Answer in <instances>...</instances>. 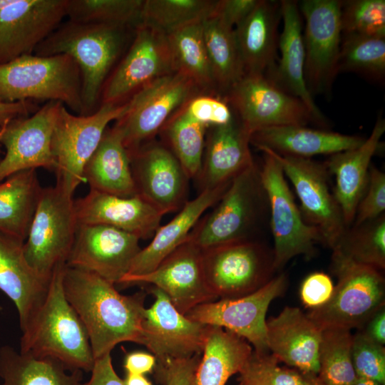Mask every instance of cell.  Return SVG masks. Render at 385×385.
<instances>
[{
  "mask_svg": "<svg viewBox=\"0 0 385 385\" xmlns=\"http://www.w3.org/2000/svg\"><path fill=\"white\" fill-rule=\"evenodd\" d=\"M150 290L155 302L145 309L142 345L153 353L157 362L202 354L209 325L181 314L160 289L153 287Z\"/></svg>",
  "mask_w": 385,
  "mask_h": 385,
  "instance_id": "44dd1931",
  "label": "cell"
},
{
  "mask_svg": "<svg viewBox=\"0 0 385 385\" xmlns=\"http://www.w3.org/2000/svg\"><path fill=\"white\" fill-rule=\"evenodd\" d=\"M374 342L385 344V308L384 306L376 312L359 329Z\"/></svg>",
  "mask_w": 385,
  "mask_h": 385,
  "instance_id": "9f6ffc18",
  "label": "cell"
},
{
  "mask_svg": "<svg viewBox=\"0 0 385 385\" xmlns=\"http://www.w3.org/2000/svg\"><path fill=\"white\" fill-rule=\"evenodd\" d=\"M332 272L338 282L324 305L311 309L308 317L321 329H361L384 306L385 280L381 271L355 263L332 251Z\"/></svg>",
  "mask_w": 385,
  "mask_h": 385,
  "instance_id": "8992f818",
  "label": "cell"
},
{
  "mask_svg": "<svg viewBox=\"0 0 385 385\" xmlns=\"http://www.w3.org/2000/svg\"><path fill=\"white\" fill-rule=\"evenodd\" d=\"M285 274L273 277L265 285L248 295L202 303L185 316L193 321L228 330L245 339L257 354L270 353L267 343L266 314L269 305L284 292Z\"/></svg>",
  "mask_w": 385,
  "mask_h": 385,
  "instance_id": "9a60e30c",
  "label": "cell"
},
{
  "mask_svg": "<svg viewBox=\"0 0 385 385\" xmlns=\"http://www.w3.org/2000/svg\"><path fill=\"white\" fill-rule=\"evenodd\" d=\"M154 355L143 351L128 354L124 360V368L127 374H145L152 372L156 365Z\"/></svg>",
  "mask_w": 385,
  "mask_h": 385,
  "instance_id": "11a10c76",
  "label": "cell"
},
{
  "mask_svg": "<svg viewBox=\"0 0 385 385\" xmlns=\"http://www.w3.org/2000/svg\"><path fill=\"white\" fill-rule=\"evenodd\" d=\"M270 352L279 361L307 375L317 376L322 330L300 309L285 307L266 320Z\"/></svg>",
  "mask_w": 385,
  "mask_h": 385,
  "instance_id": "cb8c5ba5",
  "label": "cell"
},
{
  "mask_svg": "<svg viewBox=\"0 0 385 385\" xmlns=\"http://www.w3.org/2000/svg\"><path fill=\"white\" fill-rule=\"evenodd\" d=\"M206 51L218 96H224L245 75L234 29L211 14L202 21Z\"/></svg>",
  "mask_w": 385,
  "mask_h": 385,
  "instance_id": "8d00e7d4",
  "label": "cell"
},
{
  "mask_svg": "<svg viewBox=\"0 0 385 385\" xmlns=\"http://www.w3.org/2000/svg\"><path fill=\"white\" fill-rule=\"evenodd\" d=\"M282 31L279 37L280 58L267 76L282 89L302 101L312 113L316 125L325 129L327 119L315 103L304 78L305 53L302 17L298 3L281 0Z\"/></svg>",
  "mask_w": 385,
  "mask_h": 385,
  "instance_id": "484cf974",
  "label": "cell"
},
{
  "mask_svg": "<svg viewBox=\"0 0 385 385\" xmlns=\"http://www.w3.org/2000/svg\"><path fill=\"white\" fill-rule=\"evenodd\" d=\"M172 72L166 35L140 24L134 30L128 50L104 84L101 104L125 102L144 86Z\"/></svg>",
  "mask_w": 385,
  "mask_h": 385,
  "instance_id": "2e32d148",
  "label": "cell"
},
{
  "mask_svg": "<svg viewBox=\"0 0 385 385\" xmlns=\"http://www.w3.org/2000/svg\"><path fill=\"white\" fill-rule=\"evenodd\" d=\"M312 385H326L325 384L322 383L317 376L314 379L313 383Z\"/></svg>",
  "mask_w": 385,
  "mask_h": 385,
  "instance_id": "91938a15",
  "label": "cell"
},
{
  "mask_svg": "<svg viewBox=\"0 0 385 385\" xmlns=\"http://www.w3.org/2000/svg\"><path fill=\"white\" fill-rule=\"evenodd\" d=\"M238 385H249V384L246 383L245 381L240 379V384Z\"/></svg>",
  "mask_w": 385,
  "mask_h": 385,
  "instance_id": "6125c7cd",
  "label": "cell"
},
{
  "mask_svg": "<svg viewBox=\"0 0 385 385\" xmlns=\"http://www.w3.org/2000/svg\"><path fill=\"white\" fill-rule=\"evenodd\" d=\"M385 132V120L379 116L369 136L356 148L329 155L324 163L335 179L333 193L347 227L354 221L357 205L366 189L371 160Z\"/></svg>",
  "mask_w": 385,
  "mask_h": 385,
  "instance_id": "4316f807",
  "label": "cell"
},
{
  "mask_svg": "<svg viewBox=\"0 0 385 385\" xmlns=\"http://www.w3.org/2000/svg\"><path fill=\"white\" fill-rule=\"evenodd\" d=\"M0 377L2 385H79L83 371L71 370L54 358L34 357L4 345L0 347Z\"/></svg>",
  "mask_w": 385,
  "mask_h": 385,
  "instance_id": "e575fe53",
  "label": "cell"
},
{
  "mask_svg": "<svg viewBox=\"0 0 385 385\" xmlns=\"http://www.w3.org/2000/svg\"><path fill=\"white\" fill-rule=\"evenodd\" d=\"M208 128L190 117L183 106L160 131L163 143L178 160L190 179H195L200 171Z\"/></svg>",
  "mask_w": 385,
  "mask_h": 385,
  "instance_id": "74e56055",
  "label": "cell"
},
{
  "mask_svg": "<svg viewBox=\"0 0 385 385\" xmlns=\"http://www.w3.org/2000/svg\"><path fill=\"white\" fill-rule=\"evenodd\" d=\"M58 101L81 115V76L68 55H24L0 66V102Z\"/></svg>",
  "mask_w": 385,
  "mask_h": 385,
  "instance_id": "277c9868",
  "label": "cell"
},
{
  "mask_svg": "<svg viewBox=\"0 0 385 385\" xmlns=\"http://www.w3.org/2000/svg\"><path fill=\"white\" fill-rule=\"evenodd\" d=\"M128 99L119 103H101L88 115H76L65 106L58 112L51 138V151L56 163V185L73 195L85 182L84 167L97 148L112 121L128 111Z\"/></svg>",
  "mask_w": 385,
  "mask_h": 385,
  "instance_id": "52a82bcc",
  "label": "cell"
},
{
  "mask_svg": "<svg viewBox=\"0 0 385 385\" xmlns=\"http://www.w3.org/2000/svg\"><path fill=\"white\" fill-rule=\"evenodd\" d=\"M352 72L382 84L385 79V37L342 36L338 72Z\"/></svg>",
  "mask_w": 385,
  "mask_h": 385,
  "instance_id": "60d3db41",
  "label": "cell"
},
{
  "mask_svg": "<svg viewBox=\"0 0 385 385\" xmlns=\"http://www.w3.org/2000/svg\"><path fill=\"white\" fill-rule=\"evenodd\" d=\"M139 240L137 236L113 227L79 225L66 265L118 284L141 250Z\"/></svg>",
  "mask_w": 385,
  "mask_h": 385,
  "instance_id": "7402d4cb",
  "label": "cell"
},
{
  "mask_svg": "<svg viewBox=\"0 0 385 385\" xmlns=\"http://www.w3.org/2000/svg\"><path fill=\"white\" fill-rule=\"evenodd\" d=\"M128 153L136 195L164 215L179 211L188 200L190 178L170 149L152 140Z\"/></svg>",
  "mask_w": 385,
  "mask_h": 385,
  "instance_id": "e0dca14e",
  "label": "cell"
},
{
  "mask_svg": "<svg viewBox=\"0 0 385 385\" xmlns=\"http://www.w3.org/2000/svg\"><path fill=\"white\" fill-rule=\"evenodd\" d=\"M118 284H153L164 292L184 315L199 304L217 299L205 279L202 250L188 239L151 272L141 275L126 274Z\"/></svg>",
  "mask_w": 385,
  "mask_h": 385,
  "instance_id": "ffe728a7",
  "label": "cell"
},
{
  "mask_svg": "<svg viewBox=\"0 0 385 385\" xmlns=\"http://www.w3.org/2000/svg\"><path fill=\"white\" fill-rule=\"evenodd\" d=\"M341 26L342 36L385 37V1H342Z\"/></svg>",
  "mask_w": 385,
  "mask_h": 385,
  "instance_id": "f6af8a7d",
  "label": "cell"
},
{
  "mask_svg": "<svg viewBox=\"0 0 385 385\" xmlns=\"http://www.w3.org/2000/svg\"><path fill=\"white\" fill-rule=\"evenodd\" d=\"M298 6L304 21V78L307 88L313 97L328 96L339 73L342 1L302 0Z\"/></svg>",
  "mask_w": 385,
  "mask_h": 385,
  "instance_id": "4fadbf2b",
  "label": "cell"
},
{
  "mask_svg": "<svg viewBox=\"0 0 385 385\" xmlns=\"http://www.w3.org/2000/svg\"><path fill=\"white\" fill-rule=\"evenodd\" d=\"M217 1L144 0L140 24L167 35L193 21L212 14Z\"/></svg>",
  "mask_w": 385,
  "mask_h": 385,
  "instance_id": "b9f144b4",
  "label": "cell"
},
{
  "mask_svg": "<svg viewBox=\"0 0 385 385\" xmlns=\"http://www.w3.org/2000/svg\"><path fill=\"white\" fill-rule=\"evenodd\" d=\"M65 265L55 268L43 303L21 329L19 351L54 358L71 370L91 372L95 359L87 331L63 292Z\"/></svg>",
  "mask_w": 385,
  "mask_h": 385,
  "instance_id": "3957f363",
  "label": "cell"
},
{
  "mask_svg": "<svg viewBox=\"0 0 385 385\" xmlns=\"http://www.w3.org/2000/svg\"><path fill=\"white\" fill-rule=\"evenodd\" d=\"M201 354L186 359L156 362L154 370L157 380L162 385H190Z\"/></svg>",
  "mask_w": 385,
  "mask_h": 385,
  "instance_id": "681fc988",
  "label": "cell"
},
{
  "mask_svg": "<svg viewBox=\"0 0 385 385\" xmlns=\"http://www.w3.org/2000/svg\"><path fill=\"white\" fill-rule=\"evenodd\" d=\"M0 160H1V158H0Z\"/></svg>",
  "mask_w": 385,
  "mask_h": 385,
  "instance_id": "e7e4bbea",
  "label": "cell"
},
{
  "mask_svg": "<svg viewBox=\"0 0 385 385\" xmlns=\"http://www.w3.org/2000/svg\"><path fill=\"white\" fill-rule=\"evenodd\" d=\"M230 185L204 190L195 198L188 200L173 219L158 227L151 242L134 258L127 274L141 275L151 272L187 241L204 212L220 199Z\"/></svg>",
  "mask_w": 385,
  "mask_h": 385,
  "instance_id": "4dcf8cb0",
  "label": "cell"
},
{
  "mask_svg": "<svg viewBox=\"0 0 385 385\" xmlns=\"http://www.w3.org/2000/svg\"><path fill=\"white\" fill-rule=\"evenodd\" d=\"M124 383L125 385H153L144 375L127 374Z\"/></svg>",
  "mask_w": 385,
  "mask_h": 385,
  "instance_id": "6f0895ef",
  "label": "cell"
},
{
  "mask_svg": "<svg viewBox=\"0 0 385 385\" xmlns=\"http://www.w3.org/2000/svg\"><path fill=\"white\" fill-rule=\"evenodd\" d=\"M202 21L191 22L166 35L173 70L191 79L203 93L217 95L205 44Z\"/></svg>",
  "mask_w": 385,
  "mask_h": 385,
  "instance_id": "d590c367",
  "label": "cell"
},
{
  "mask_svg": "<svg viewBox=\"0 0 385 385\" xmlns=\"http://www.w3.org/2000/svg\"><path fill=\"white\" fill-rule=\"evenodd\" d=\"M42 188L36 169L0 182V231L25 242Z\"/></svg>",
  "mask_w": 385,
  "mask_h": 385,
  "instance_id": "836d02e7",
  "label": "cell"
},
{
  "mask_svg": "<svg viewBox=\"0 0 385 385\" xmlns=\"http://www.w3.org/2000/svg\"><path fill=\"white\" fill-rule=\"evenodd\" d=\"M131 29L67 19L37 46L33 54H66L75 61L81 76V115H88L101 105L104 84L126 48Z\"/></svg>",
  "mask_w": 385,
  "mask_h": 385,
  "instance_id": "7a4b0ae2",
  "label": "cell"
},
{
  "mask_svg": "<svg viewBox=\"0 0 385 385\" xmlns=\"http://www.w3.org/2000/svg\"><path fill=\"white\" fill-rule=\"evenodd\" d=\"M63 105L48 101L31 115L15 118L4 127L0 144L5 148V154L0 160V182L29 169L43 168L55 171L51 138Z\"/></svg>",
  "mask_w": 385,
  "mask_h": 385,
  "instance_id": "d6986e66",
  "label": "cell"
},
{
  "mask_svg": "<svg viewBox=\"0 0 385 385\" xmlns=\"http://www.w3.org/2000/svg\"><path fill=\"white\" fill-rule=\"evenodd\" d=\"M259 0L217 1L213 14L225 24L235 28L252 12Z\"/></svg>",
  "mask_w": 385,
  "mask_h": 385,
  "instance_id": "816d5d0a",
  "label": "cell"
},
{
  "mask_svg": "<svg viewBox=\"0 0 385 385\" xmlns=\"http://www.w3.org/2000/svg\"><path fill=\"white\" fill-rule=\"evenodd\" d=\"M260 150L279 163L297 195L304 220L319 230L322 244L332 250L347 227L331 192L324 163L312 158L280 155L266 148Z\"/></svg>",
  "mask_w": 385,
  "mask_h": 385,
  "instance_id": "5bb4252c",
  "label": "cell"
},
{
  "mask_svg": "<svg viewBox=\"0 0 385 385\" xmlns=\"http://www.w3.org/2000/svg\"><path fill=\"white\" fill-rule=\"evenodd\" d=\"M144 0H68V20L135 29L140 24Z\"/></svg>",
  "mask_w": 385,
  "mask_h": 385,
  "instance_id": "7bdbcfd3",
  "label": "cell"
},
{
  "mask_svg": "<svg viewBox=\"0 0 385 385\" xmlns=\"http://www.w3.org/2000/svg\"><path fill=\"white\" fill-rule=\"evenodd\" d=\"M24 241L0 231V290L15 304L21 329L43 303L51 280L28 263Z\"/></svg>",
  "mask_w": 385,
  "mask_h": 385,
  "instance_id": "83f0119b",
  "label": "cell"
},
{
  "mask_svg": "<svg viewBox=\"0 0 385 385\" xmlns=\"http://www.w3.org/2000/svg\"><path fill=\"white\" fill-rule=\"evenodd\" d=\"M385 210V174L371 165L368 182L361 197L351 225H359L384 214Z\"/></svg>",
  "mask_w": 385,
  "mask_h": 385,
  "instance_id": "c3c4849f",
  "label": "cell"
},
{
  "mask_svg": "<svg viewBox=\"0 0 385 385\" xmlns=\"http://www.w3.org/2000/svg\"><path fill=\"white\" fill-rule=\"evenodd\" d=\"M260 174L270 215L274 267L279 271L294 257L314 256L315 245L322 240L319 230L304 220L279 163L264 153Z\"/></svg>",
  "mask_w": 385,
  "mask_h": 385,
  "instance_id": "9c48e42d",
  "label": "cell"
},
{
  "mask_svg": "<svg viewBox=\"0 0 385 385\" xmlns=\"http://www.w3.org/2000/svg\"><path fill=\"white\" fill-rule=\"evenodd\" d=\"M203 93L189 78L177 72L144 86L129 99L126 113L115 121L128 152L153 140L170 118L194 96Z\"/></svg>",
  "mask_w": 385,
  "mask_h": 385,
  "instance_id": "8fae6325",
  "label": "cell"
},
{
  "mask_svg": "<svg viewBox=\"0 0 385 385\" xmlns=\"http://www.w3.org/2000/svg\"><path fill=\"white\" fill-rule=\"evenodd\" d=\"M364 138L306 125H282L264 128L250 135V144L286 156L311 158L333 155L360 145Z\"/></svg>",
  "mask_w": 385,
  "mask_h": 385,
  "instance_id": "f546056e",
  "label": "cell"
},
{
  "mask_svg": "<svg viewBox=\"0 0 385 385\" xmlns=\"http://www.w3.org/2000/svg\"><path fill=\"white\" fill-rule=\"evenodd\" d=\"M280 1L259 0L252 12L234 28L245 74L268 75L276 66Z\"/></svg>",
  "mask_w": 385,
  "mask_h": 385,
  "instance_id": "f1b7e54d",
  "label": "cell"
},
{
  "mask_svg": "<svg viewBox=\"0 0 385 385\" xmlns=\"http://www.w3.org/2000/svg\"><path fill=\"white\" fill-rule=\"evenodd\" d=\"M353 385H381V384L371 379L356 377Z\"/></svg>",
  "mask_w": 385,
  "mask_h": 385,
  "instance_id": "680465c9",
  "label": "cell"
},
{
  "mask_svg": "<svg viewBox=\"0 0 385 385\" xmlns=\"http://www.w3.org/2000/svg\"><path fill=\"white\" fill-rule=\"evenodd\" d=\"M252 351L243 338L222 327L209 325L190 385H225L230 376L240 373Z\"/></svg>",
  "mask_w": 385,
  "mask_h": 385,
  "instance_id": "d6a6232c",
  "label": "cell"
},
{
  "mask_svg": "<svg viewBox=\"0 0 385 385\" xmlns=\"http://www.w3.org/2000/svg\"><path fill=\"white\" fill-rule=\"evenodd\" d=\"M114 284L66 264L63 269L65 297L86 327L95 359L121 342L142 344L145 294L123 295Z\"/></svg>",
  "mask_w": 385,
  "mask_h": 385,
  "instance_id": "6da1fadb",
  "label": "cell"
},
{
  "mask_svg": "<svg viewBox=\"0 0 385 385\" xmlns=\"http://www.w3.org/2000/svg\"><path fill=\"white\" fill-rule=\"evenodd\" d=\"M78 226L73 195L56 185L43 188L24 243L26 259L39 276L49 281L55 268L66 264Z\"/></svg>",
  "mask_w": 385,
  "mask_h": 385,
  "instance_id": "ba28073f",
  "label": "cell"
},
{
  "mask_svg": "<svg viewBox=\"0 0 385 385\" xmlns=\"http://www.w3.org/2000/svg\"><path fill=\"white\" fill-rule=\"evenodd\" d=\"M351 359L357 377L385 385V349L359 330L353 335Z\"/></svg>",
  "mask_w": 385,
  "mask_h": 385,
  "instance_id": "bcb514c9",
  "label": "cell"
},
{
  "mask_svg": "<svg viewBox=\"0 0 385 385\" xmlns=\"http://www.w3.org/2000/svg\"><path fill=\"white\" fill-rule=\"evenodd\" d=\"M78 225H104L140 240L152 238L164 215L140 196L120 197L90 190L74 200Z\"/></svg>",
  "mask_w": 385,
  "mask_h": 385,
  "instance_id": "603a6c76",
  "label": "cell"
},
{
  "mask_svg": "<svg viewBox=\"0 0 385 385\" xmlns=\"http://www.w3.org/2000/svg\"><path fill=\"white\" fill-rule=\"evenodd\" d=\"M223 98L250 135L267 128L316 124L302 101L266 75L245 74Z\"/></svg>",
  "mask_w": 385,
  "mask_h": 385,
  "instance_id": "7c38bea8",
  "label": "cell"
},
{
  "mask_svg": "<svg viewBox=\"0 0 385 385\" xmlns=\"http://www.w3.org/2000/svg\"><path fill=\"white\" fill-rule=\"evenodd\" d=\"M88 381L79 385H125L116 374L111 354L95 359Z\"/></svg>",
  "mask_w": 385,
  "mask_h": 385,
  "instance_id": "f5cc1de1",
  "label": "cell"
},
{
  "mask_svg": "<svg viewBox=\"0 0 385 385\" xmlns=\"http://www.w3.org/2000/svg\"><path fill=\"white\" fill-rule=\"evenodd\" d=\"M2 310V307L0 305V311Z\"/></svg>",
  "mask_w": 385,
  "mask_h": 385,
  "instance_id": "be15d7a7",
  "label": "cell"
},
{
  "mask_svg": "<svg viewBox=\"0 0 385 385\" xmlns=\"http://www.w3.org/2000/svg\"><path fill=\"white\" fill-rule=\"evenodd\" d=\"M334 289L333 282L328 274L322 272H312L301 284L302 302L311 309H317L328 302Z\"/></svg>",
  "mask_w": 385,
  "mask_h": 385,
  "instance_id": "f907efd6",
  "label": "cell"
},
{
  "mask_svg": "<svg viewBox=\"0 0 385 385\" xmlns=\"http://www.w3.org/2000/svg\"><path fill=\"white\" fill-rule=\"evenodd\" d=\"M39 108L34 101L0 102V129L15 118L33 114Z\"/></svg>",
  "mask_w": 385,
  "mask_h": 385,
  "instance_id": "db71d44e",
  "label": "cell"
},
{
  "mask_svg": "<svg viewBox=\"0 0 385 385\" xmlns=\"http://www.w3.org/2000/svg\"><path fill=\"white\" fill-rule=\"evenodd\" d=\"M353 334L339 327L322 330L317 378L326 385H353L356 375L351 359Z\"/></svg>",
  "mask_w": 385,
  "mask_h": 385,
  "instance_id": "ab89813d",
  "label": "cell"
},
{
  "mask_svg": "<svg viewBox=\"0 0 385 385\" xmlns=\"http://www.w3.org/2000/svg\"><path fill=\"white\" fill-rule=\"evenodd\" d=\"M4 125V126H5ZM4 127H2L1 129H0V140H1V135H2V133H3V130H4ZM1 145V144H0ZM1 154V148H0V155Z\"/></svg>",
  "mask_w": 385,
  "mask_h": 385,
  "instance_id": "94428289",
  "label": "cell"
},
{
  "mask_svg": "<svg viewBox=\"0 0 385 385\" xmlns=\"http://www.w3.org/2000/svg\"><path fill=\"white\" fill-rule=\"evenodd\" d=\"M68 0H0V66L37 46L66 17Z\"/></svg>",
  "mask_w": 385,
  "mask_h": 385,
  "instance_id": "ac0fdd59",
  "label": "cell"
},
{
  "mask_svg": "<svg viewBox=\"0 0 385 385\" xmlns=\"http://www.w3.org/2000/svg\"><path fill=\"white\" fill-rule=\"evenodd\" d=\"M90 190L120 197L136 195L130 159L119 128L108 127L83 169Z\"/></svg>",
  "mask_w": 385,
  "mask_h": 385,
  "instance_id": "1f68e13d",
  "label": "cell"
},
{
  "mask_svg": "<svg viewBox=\"0 0 385 385\" xmlns=\"http://www.w3.org/2000/svg\"><path fill=\"white\" fill-rule=\"evenodd\" d=\"M212 207L189 235L188 240L199 248L203 250L254 240L252 236L268 208L260 167L255 163L235 177Z\"/></svg>",
  "mask_w": 385,
  "mask_h": 385,
  "instance_id": "5b68a950",
  "label": "cell"
},
{
  "mask_svg": "<svg viewBox=\"0 0 385 385\" xmlns=\"http://www.w3.org/2000/svg\"><path fill=\"white\" fill-rule=\"evenodd\" d=\"M250 134L234 115L227 124L207 128L200 171L195 178L199 192L228 185L255 163Z\"/></svg>",
  "mask_w": 385,
  "mask_h": 385,
  "instance_id": "d4e9b609",
  "label": "cell"
},
{
  "mask_svg": "<svg viewBox=\"0 0 385 385\" xmlns=\"http://www.w3.org/2000/svg\"><path fill=\"white\" fill-rule=\"evenodd\" d=\"M207 285L220 299L248 295L274 277L272 250L255 240L219 245L202 250Z\"/></svg>",
  "mask_w": 385,
  "mask_h": 385,
  "instance_id": "30bf717a",
  "label": "cell"
},
{
  "mask_svg": "<svg viewBox=\"0 0 385 385\" xmlns=\"http://www.w3.org/2000/svg\"><path fill=\"white\" fill-rule=\"evenodd\" d=\"M184 108L190 117L207 127L227 124L234 118V113L227 101L217 95L198 94L192 98Z\"/></svg>",
  "mask_w": 385,
  "mask_h": 385,
  "instance_id": "7dc6e473",
  "label": "cell"
},
{
  "mask_svg": "<svg viewBox=\"0 0 385 385\" xmlns=\"http://www.w3.org/2000/svg\"><path fill=\"white\" fill-rule=\"evenodd\" d=\"M351 261L375 268H385V215L347 227L332 250Z\"/></svg>",
  "mask_w": 385,
  "mask_h": 385,
  "instance_id": "f35d334b",
  "label": "cell"
},
{
  "mask_svg": "<svg viewBox=\"0 0 385 385\" xmlns=\"http://www.w3.org/2000/svg\"><path fill=\"white\" fill-rule=\"evenodd\" d=\"M279 363L271 353L253 351L240 373V379L249 385H312L317 377L292 367L280 366Z\"/></svg>",
  "mask_w": 385,
  "mask_h": 385,
  "instance_id": "ee69618b",
  "label": "cell"
}]
</instances>
